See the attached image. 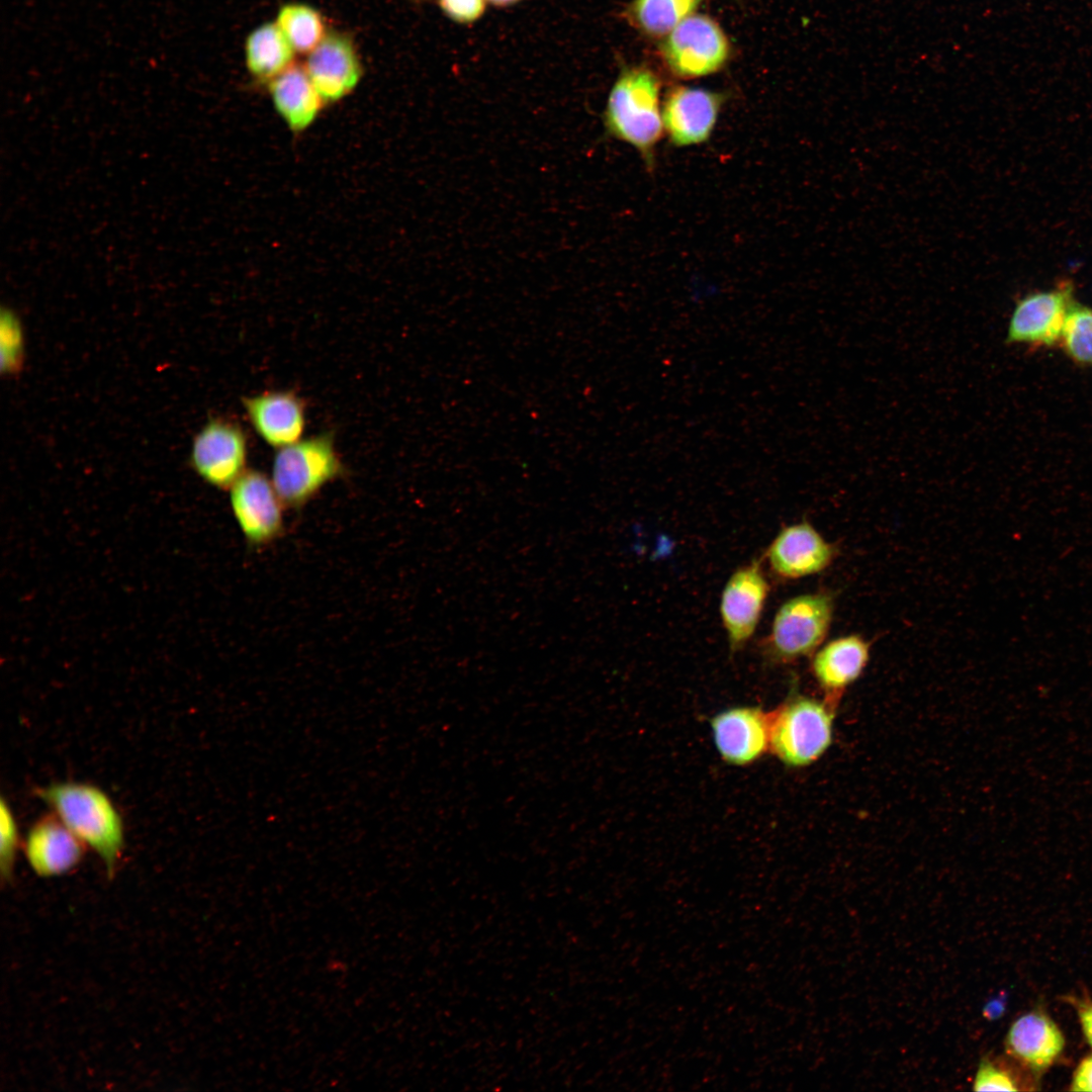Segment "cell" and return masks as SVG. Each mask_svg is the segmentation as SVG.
<instances>
[{
	"label": "cell",
	"instance_id": "cell-28",
	"mask_svg": "<svg viewBox=\"0 0 1092 1092\" xmlns=\"http://www.w3.org/2000/svg\"><path fill=\"white\" fill-rule=\"evenodd\" d=\"M1069 1089L1071 1091H1092V1054L1084 1057L1076 1067Z\"/></svg>",
	"mask_w": 1092,
	"mask_h": 1092
},
{
	"label": "cell",
	"instance_id": "cell-15",
	"mask_svg": "<svg viewBox=\"0 0 1092 1092\" xmlns=\"http://www.w3.org/2000/svg\"><path fill=\"white\" fill-rule=\"evenodd\" d=\"M243 407L256 434L279 449L299 441L306 414L304 400L292 390H267L243 397Z\"/></svg>",
	"mask_w": 1092,
	"mask_h": 1092
},
{
	"label": "cell",
	"instance_id": "cell-9",
	"mask_svg": "<svg viewBox=\"0 0 1092 1092\" xmlns=\"http://www.w3.org/2000/svg\"><path fill=\"white\" fill-rule=\"evenodd\" d=\"M230 504L251 547H264L282 535L285 507L271 478L262 471L247 469L230 487Z\"/></svg>",
	"mask_w": 1092,
	"mask_h": 1092
},
{
	"label": "cell",
	"instance_id": "cell-10",
	"mask_svg": "<svg viewBox=\"0 0 1092 1092\" xmlns=\"http://www.w3.org/2000/svg\"><path fill=\"white\" fill-rule=\"evenodd\" d=\"M326 105L348 97L363 77V64L353 37L332 30L302 64Z\"/></svg>",
	"mask_w": 1092,
	"mask_h": 1092
},
{
	"label": "cell",
	"instance_id": "cell-14",
	"mask_svg": "<svg viewBox=\"0 0 1092 1092\" xmlns=\"http://www.w3.org/2000/svg\"><path fill=\"white\" fill-rule=\"evenodd\" d=\"M1066 1044L1058 1024L1042 1010L1020 1015L1010 1025L1004 1045L1010 1059L1027 1074L1042 1075L1061 1057Z\"/></svg>",
	"mask_w": 1092,
	"mask_h": 1092
},
{
	"label": "cell",
	"instance_id": "cell-3",
	"mask_svg": "<svg viewBox=\"0 0 1092 1092\" xmlns=\"http://www.w3.org/2000/svg\"><path fill=\"white\" fill-rule=\"evenodd\" d=\"M344 473L334 436L325 432L277 449L270 478L283 506L300 510Z\"/></svg>",
	"mask_w": 1092,
	"mask_h": 1092
},
{
	"label": "cell",
	"instance_id": "cell-19",
	"mask_svg": "<svg viewBox=\"0 0 1092 1092\" xmlns=\"http://www.w3.org/2000/svg\"><path fill=\"white\" fill-rule=\"evenodd\" d=\"M266 86L276 113L294 134L308 129L326 105L303 65L296 62Z\"/></svg>",
	"mask_w": 1092,
	"mask_h": 1092
},
{
	"label": "cell",
	"instance_id": "cell-25",
	"mask_svg": "<svg viewBox=\"0 0 1092 1092\" xmlns=\"http://www.w3.org/2000/svg\"><path fill=\"white\" fill-rule=\"evenodd\" d=\"M1021 1081L1016 1072L1001 1060L982 1058L973 1082L975 1091H1019Z\"/></svg>",
	"mask_w": 1092,
	"mask_h": 1092
},
{
	"label": "cell",
	"instance_id": "cell-22",
	"mask_svg": "<svg viewBox=\"0 0 1092 1092\" xmlns=\"http://www.w3.org/2000/svg\"><path fill=\"white\" fill-rule=\"evenodd\" d=\"M703 0H633L626 17L629 22L650 36H666L684 19L692 15Z\"/></svg>",
	"mask_w": 1092,
	"mask_h": 1092
},
{
	"label": "cell",
	"instance_id": "cell-4",
	"mask_svg": "<svg viewBox=\"0 0 1092 1092\" xmlns=\"http://www.w3.org/2000/svg\"><path fill=\"white\" fill-rule=\"evenodd\" d=\"M837 709L825 698H792L770 713V750L789 766L812 764L832 743Z\"/></svg>",
	"mask_w": 1092,
	"mask_h": 1092
},
{
	"label": "cell",
	"instance_id": "cell-18",
	"mask_svg": "<svg viewBox=\"0 0 1092 1092\" xmlns=\"http://www.w3.org/2000/svg\"><path fill=\"white\" fill-rule=\"evenodd\" d=\"M86 846L54 814L38 818L24 840V853L31 870L41 878L69 873L84 857Z\"/></svg>",
	"mask_w": 1092,
	"mask_h": 1092
},
{
	"label": "cell",
	"instance_id": "cell-24",
	"mask_svg": "<svg viewBox=\"0 0 1092 1092\" xmlns=\"http://www.w3.org/2000/svg\"><path fill=\"white\" fill-rule=\"evenodd\" d=\"M1 374L12 377L24 364V333L17 314L2 307L0 314Z\"/></svg>",
	"mask_w": 1092,
	"mask_h": 1092
},
{
	"label": "cell",
	"instance_id": "cell-13",
	"mask_svg": "<svg viewBox=\"0 0 1092 1092\" xmlns=\"http://www.w3.org/2000/svg\"><path fill=\"white\" fill-rule=\"evenodd\" d=\"M724 96L703 88L676 86L665 95L662 105L663 129L676 148L708 142L716 126Z\"/></svg>",
	"mask_w": 1092,
	"mask_h": 1092
},
{
	"label": "cell",
	"instance_id": "cell-16",
	"mask_svg": "<svg viewBox=\"0 0 1092 1092\" xmlns=\"http://www.w3.org/2000/svg\"><path fill=\"white\" fill-rule=\"evenodd\" d=\"M871 658V642L850 633L824 642L812 655L811 670L825 699L839 707L846 689L855 682Z\"/></svg>",
	"mask_w": 1092,
	"mask_h": 1092
},
{
	"label": "cell",
	"instance_id": "cell-31",
	"mask_svg": "<svg viewBox=\"0 0 1092 1092\" xmlns=\"http://www.w3.org/2000/svg\"><path fill=\"white\" fill-rule=\"evenodd\" d=\"M523 0H486V2L497 8H507L520 3Z\"/></svg>",
	"mask_w": 1092,
	"mask_h": 1092
},
{
	"label": "cell",
	"instance_id": "cell-1",
	"mask_svg": "<svg viewBox=\"0 0 1092 1092\" xmlns=\"http://www.w3.org/2000/svg\"><path fill=\"white\" fill-rule=\"evenodd\" d=\"M70 830L103 862L108 877L115 874L125 844L122 817L99 787L61 782L34 792Z\"/></svg>",
	"mask_w": 1092,
	"mask_h": 1092
},
{
	"label": "cell",
	"instance_id": "cell-27",
	"mask_svg": "<svg viewBox=\"0 0 1092 1092\" xmlns=\"http://www.w3.org/2000/svg\"><path fill=\"white\" fill-rule=\"evenodd\" d=\"M441 12L457 24H472L486 10V0H437Z\"/></svg>",
	"mask_w": 1092,
	"mask_h": 1092
},
{
	"label": "cell",
	"instance_id": "cell-30",
	"mask_svg": "<svg viewBox=\"0 0 1092 1092\" xmlns=\"http://www.w3.org/2000/svg\"><path fill=\"white\" fill-rule=\"evenodd\" d=\"M1004 1004L1005 1001L1002 996L988 1001L983 1008L984 1017L989 1020L1000 1017L1004 1011Z\"/></svg>",
	"mask_w": 1092,
	"mask_h": 1092
},
{
	"label": "cell",
	"instance_id": "cell-20",
	"mask_svg": "<svg viewBox=\"0 0 1092 1092\" xmlns=\"http://www.w3.org/2000/svg\"><path fill=\"white\" fill-rule=\"evenodd\" d=\"M296 53L275 21L256 26L244 42L246 69L253 80L267 85L295 63Z\"/></svg>",
	"mask_w": 1092,
	"mask_h": 1092
},
{
	"label": "cell",
	"instance_id": "cell-32",
	"mask_svg": "<svg viewBox=\"0 0 1092 1092\" xmlns=\"http://www.w3.org/2000/svg\"><path fill=\"white\" fill-rule=\"evenodd\" d=\"M417 1H425V0H417Z\"/></svg>",
	"mask_w": 1092,
	"mask_h": 1092
},
{
	"label": "cell",
	"instance_id": "cell-8",
	"mask_svg": "<svg viewBox=\"0 0 1092 1092\" xmlns=\"http://www.w3.org/2000/svg\"><path fill=\"white\" fill-rule=\"evenodd\" d=\"M1074 283L1061 280L1048 290L1033 291L1016 300L1005 342L1030 347L1059 345L1067 313L1074 300Z\"/></svg>",
	"mask_w": 1092,
	"mask_h": 1092
},
{
	"label": "cell",
	"instance_id": "cell-26",
	"mask_svg": "<svg viewBox=\"0 0 1092 1092\" xmlns=\"http://www.w3.org/2000/svg\"><path fill=\"white\" fill-rule=\"evenodd\" d=\"M19 841L15 816L9 803L2 798L0 803V868L2 878L7 881L13 875Z\"/></svg>",
	"mask_w": 1092,
	"mask_h": 1092
},
{
	"label": "cell",
	"instance_id": "cell-21",
	"mask_svg": "<svg viewBox=\"0 0 1092 1092\" xmlns=\"http://www.w3.org/2000/svg\"><path fill=\"white\" fill-rule=\"evenodd\" d=\"M274 21L295 53L304 56L313 51L330 31L324 14L304 2L282 4Z\"/></svg>",
	"mask_w": 1092,
	"mask_h": 1092
},
{
	"label": "cell",
	"instance_id": "cell-23",
	"mask_svg": "<svg viewBox=\"0 0 1092 1092\" xmlns=\"http://www.w3.org/2000/svg\"><path fill=\"white\" fill-rule=\"evenodd\" d=\"M1059 346L1079 366H1092V307L1074 302L1066 316Z\"/></svg>",
	"mask_w": 1092,
	"mask_h": 1092
},
{
	"label": "cell",
	"instance_id": "cell-29",
	"mask_svg": "<svg viewBox=\"0 0 1092 1092\" xmlns=\"http://www.w3.org/2000/svg\"><path fill=\"white\" fill-rule=\"evenodd\" d=\"M1077 1011L1079 1023L1086 1042L1092 1048V1000L1070 999Z\"/></svg>",
	"mask_w": 1092,
	"mask_h": 1092
},
{
	"label": "cell",
	"instance_id": "cell-6",
	"mask_svg": "<svg viewBox=\"0 0 1092 1092\" xmlns=\"http://www.w3.org/2000/svg\"><path fill=\"white\" fill-rule=\"evenodd\" d=\"M661 52L672 74L692 79L720 70L728 59L729 42L715 20L692 14L665 36Z\"/></svg>",
	"mask_w": 1092,
	"mask_h": 1092
},
{
	"label": "cell",
	"instance_id": "cell-7",
	"mask_svg": "<svg viewBox=\"0 0 1092 1092\" xmlns=\"http://www.w3.org/2000/svg\"><path fill=\"white\" fill-rule=\"evenodd\" d=\"M193 470L206 483L230 489L248 469V438L241 425L215 417L195 435L190 452Z\"/></svg>",
	"mask_w": 1092,
	"mask_h": 1092
},
{
	"label": "cell",
	"instance_id": "cell-17",
	"mask_svg": "<svg viewBox=\"0 0 1092 1092\" xmlns=\"http://www.w3.org/2000/svg\"><path fill=\"white\" fill-rule=\"evenodd\" d=\"M715 745L730 764L745 765L769 748L770 714L758 707H735L711 721Z\"/></svg>",
	"mask_w": 1092,
	"mask_h": 1092
},
{
	"label": "cell",
	"instance_id": "cell-11",
	"mask_svg": "<svg viewBox=\"0 0 1092 1092\" xmlns=\"http://www.w3.org/2000/svg\"><path fill=\"white\" fill-rule=\"evenodd\" d=\"M838 553V544L804 520L784 527L767 547L765 558L777 576L799 579L823 572Z\"/></svg>",
	"mask_w": 1092,
	"mask_h": 1092
},
{
	"label": "cell",
	"instance_id": "cell-12",
	"mask_svg": "<svg viewBox=\"0 0 1092 1092\" xmlns=\"http://www.w3.org/2000/svg\"><path fill=\"white\" fill-rule=\"evenodd\" d=\"M769 584L758 560L737 568L725 583L720 616L731 650L742 648L760 620Z\"/></svg>",
	"mask_w": 1092,
	"mask_h": 1092
},
{
	"label": "cell",
	"instance_id": "cell-5",
	"mask_svg": "<svg viewBox=\"0 0 1092 1092\" xmlns=\"http://www.w3.org/2000/svg\"><path fill=\"white\" fill-rule=\"evenodd\" d=\"M835 597L830 590L801 594L785 601L775 614L763 642L768 658L791 663L812 656L824 643L834 617Z\"/></svg>",
	"mask_w": 1092,
	"mask_h": 1092
},
{
	"label": "cell",
	"instance_id": "cell-2",
	"mask_svg": "<svg viewBox=\"0 0 1092 1092\" xmlns=\"http://www.w3.org/2000/svg\"><path fill=\"white\" fill-rule=\"evenodd\" d=\"M660 80L649 69H625L616 79L603 113L607 136L633 147L646 169L655 167L656 146L662 138Z\"/></svg>",
	"mask_w": 1092,
	"mask_h": 1092
}]
</instances>
